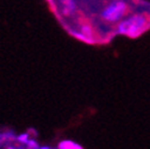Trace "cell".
<instances>
[{
    "mask_svg": "<svg viewBox=\"0 0 150 149\" xmlns=\"http://www.w3.org/2000/svg\"><path fill=\"white\" fill-rule=\"evenodd\" d=\"M150 26V14L145 13H134L123 19L117 24L116 32L119 35H125L127 37H138Z\"/></svg>",
    "mask_w": 150,
    "mask_h": 149,
    "instance_id": "cell-1",
    "label": "cell"
},
{
    "mask_svg": "<svg viewBox=\"0 0 150 149\" xmlns=\"http://www.w3.org/2000/svg\"><path fill=\"white\" fill-rule=\"evenodd\" d=\"M130 6L124 0H112L101 10V18L107 23H117L127 16Z\"/></svg>",
    "mask_w": 150,
    "mask_h": 149,
    "instance_id": "cell-2",
    "label": "cell"
},
{
    "mask_svg": "<svg viewBox=\"0 0 150 149\" xmlns=\"http://www.w3.org/2000/svg\"><path fill=\"white\" fill-rule=\"evenodd\" d=\"M61 4L63 6L62 13L64 16H70V14L75 13V11H76V9H78L75 0H61Z\"/></svg>",
    "mask_w": 150,
    "mask_h": 149,
    "instance_id": "cell-3",
    "label": "cell"
},
{
    "mask_svg": "<svg viewBox=\"0 0 150 149\" xmlns=\"http://www.w3.org/2000/svg\"><path fill=\"white\" fill-rule=\"evenodd\" d=\"M59 149H83L80 144L75 143L70 140H64V141H61L57 145Z\"/></svg>",
    "mask_w": 150,
    "mask_h": 149,
    "instance_id": "cell-4",
    "label": "cell"
},
{
    "mask_svg": "<svg viewBox=\"0 0 150 149\" xmlns=\"http://www.w3.org/2000/svg\"><path fill=\"white\" fill-rule=\"evenodd\" d=\"M16 137H17V135L12 131V130H7V131L0 133V144L11 142V141L16 140Z\"/></svg>",
    "mask_w": 150,
    "mask_h": 149,
    "instance_id": "cell-5",
    "label": "cell"
},
{
    "mask_svg": "<svg viewBox=\"0 0 150 149\" xmlns=\"http://www.w3.org/2000/svg\"><path fill=\"white\" fill-rule=\"evenodd\" d=\"M29 136H30L29 133H22V134H19V135H17L16 141H17L18 143H21V144H26L28 141L30 140Z\"/></svg>",
    "mask_w": 150,
    "mask_h": 149,
    "instance_id": "cell-6",
    "label": "cell"
},
{
    "mask_svg": "<svg viewBox=\"0 0 150 149\" xmlns=\"http://www.w3.org/2000/svg\"><path fill=\"white\" fill-rule=\"evenodd\" d=\"M83 36H86L87 38L89 40L91 37H92V35H93V29L91 28V25H88V24H85V25H82V28H81V31H80Z\"/></svg>",
    "mask_w": 150,
    "mask_h": 149,
    "instance_id": "cell-7",
    "label": "cell"
},
{
    "mask_svg": "<svg viewBox=\"0 0 150 149\" xmlns=\"http://www.w3.org/2000/svg\"><path fill=\"white\" fill-rule=\"evenodd\" d=\"M25 145H26V149H38L40 148V144L36 140H29Z\"/></svg>",
    "mask_w": 150,
    "mask_h": 149,
    "instance_id": "cell-8",
    "label": "cell"
},
{
    "mask_svg": "<svg viewBox=\"0 0 150 149\" xmlns=\"http://www.w3.org/2000/svg\"><path fill=\"white\" fill-rule=\"evenodd\" d=\"M6 149H18L16 145H12V144H8L7 147H6Z\"/></svg>",
    "mask_w": 150,
    "mask_h": 149,
    "instance_id": "cell-9",
    "label": "cell"
},
{
    "mask_svg": "<svg viewBox=\"0 0 150 149\" xmlns=\"http://www.w3.org/2000/svg\"><path fill=\"white\" fill-rule=\"evenodd\" d=\"M38 149H51L50 147H48V145H42V147H40Z\"/></svg>",
    "mask_w": 150,
    "mask_h": 149,
    "instance_id": "cell-10",
    "label": "cell"
},
{
    "mask_svg": "<svg viewBox=\"0 0 150 149\" xmlns=\"http://www.w3.org/2000/svg\"><path fill=\"white\" fill-rule=\"evenodd\" d=\"M149 14H150V12H149Z\"/></svg>",
    "mask_w": 150,
    "mask_h": 149,
    "instance_id": "cell-11",
    "label": "cell"
}]
</instances>
